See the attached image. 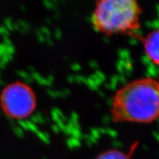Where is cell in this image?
Instances as JSON below:
<instances>
[{
  "label": "cell",
  "instance_id": "6da1fadb",
  "mask_svg": "<svg viewBox=\"0 0 159 159\" xmlns=\"http://www.w3.org/2000/svg\"><path fill=\"white\" fill-rule=\"evenodd\" d=\"M116 122L150 123L159 118V80L142 78L125 85L112 102Z\"/></svg>",
  "mask_w": 159,
  "mask_h": 159
},
{
  "label": "cell",
  "instance_id": "7a4b0ae2",
  "mask_svg": "<svg viewBox=\"0 0 159 159\" xmlns=\"http://www.w3.org/2000/svg\"><path fill=\"white\" fill-rule=\"evenodd\" d=\"M140 15L137 0H97L91 22L102 34H125L139 28Z\"/></svg>",
  "mask_w": 159,
  "mask_h": 159
},
{
  "label": "cell",
  "instance_id": "3957f363",
  "mask_svg": "<svg viewBox=\"0 0 159 159\" xmlns=\"http://www.w3.org/2000/svg\"><path fill=\"white\" fill-rule=\"evenodd\" d=\"M0 105L7 116L21 119L33 114L36 100L34 92L28 85L16 82L4 89L0 96Z\"/></svg>",
  "mask_w": 159,
  "mask_h": 159
},
{
  "label": "cell",
  "instance_id": "277c9868",
  "mask_svg": "<svg viewBox=\"0 0 159 159\" xmlns=\"http://www.w3.org/2000/svg\"><path fill=\"white\" fill-rule=\"evenodd\" d=\"M145 53L155 65L159 66V29L152 31L144 41Z\"/></svg>",
  "mask_w": 159,
  "mask_h": 159
},
{
  "label": "cell",
  "instance_id": "5b68a950",
  "mask_svg": "<svg viewBox=\"0 0 159 159\" xmlns=\"http://www.w3.org/2000/svg\"><path fill=\"white\" fill-rule=\"evenodd\" d=\"M97 159H129V158L122 152L111 150L102 153Z\"/></svg>",
  "mask_w": 159,
  "mask_h": 159
}]
</instances>
